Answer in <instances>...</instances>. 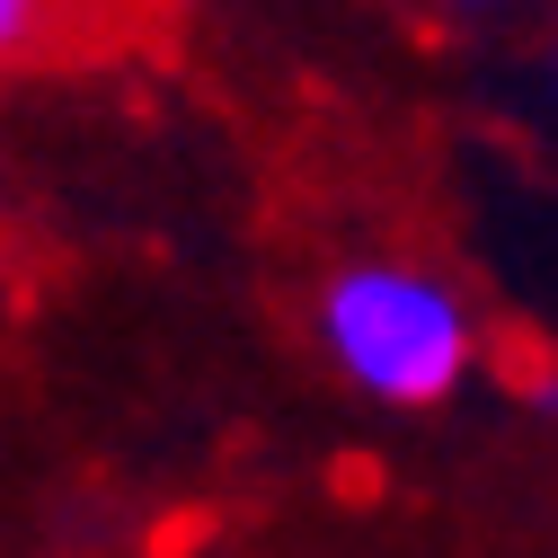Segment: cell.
<instances>
[{
	"label": "cell",
	"instance_id": "cell-1",
	"mask_svg": "<svg viewBox=\"0 0 558 558\" xmlns=\"http://www.w3.org/2000/svg\"><path fill=\"white\" fill-rule=\"evenodd\" d=\"M319 345L328 364L381 408H444L470 381L478 328L461 311V293L426 266L399 257H355L328 275L319 293Z\"/></svg>",
	"mask_w": 558,
	"mask_h": 558
},
{
	"label": "cell",
	"instance_id": "cell-2",
	"mask_svg": "<svg viewBox=\"0 0 558 558\" xmlns=\"http://www.w3.org/2000/svg\"><path fill=\"white\" fill-rule=\"evenodd\" d=\"M81 36H89V0H0V72H27Z\"/></svg>",
	"mask_w": 558,
	"mask_h": 558
},
{
	"label": "cell",
	"instance_id": "cell-3",
	"mask_svg": "<svg viewBox=\"0 0 558 558\" xmlns=\"http://www.w3.org/2000/svg\"><path fill=\"white\" fill-rule=\"evenodd\" d=\"M461 10H497V0H461Z\"/></svg>",
	"mask_w": 558,
	"mask_h": 558
}]
</instances>
